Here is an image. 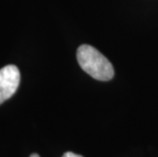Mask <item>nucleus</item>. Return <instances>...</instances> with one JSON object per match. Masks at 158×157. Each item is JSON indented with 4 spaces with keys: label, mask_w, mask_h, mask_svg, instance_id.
<instances>
[{
    "label": "nucleus",
    "mask_w": 158,
    "mask_h": 157,
    "mask_svg": "<svg viewBox=\"0 0 158 157\" xmlns=\"http://www.w3.org/2000/svg\"><path fill=\"white\" fill-rule=\"evenodd\" d=\"M21 82V73L13 64H8L0 69V104L15 94Z\"/></svg>",
    "instance_id": "nucleus-2"
},
{
    "label": "nucleus",
    "mask_w": 158,
    "mask_h": 157,
    "mask_svg": "<svg viewBox=\"0 0 158 157\" xmlns=\"http://www.w3.org/2000/svg\"><path fill=\"white\" fill-rule=\"evenodd\" d=\"M62 157H83V156L78 155V154H76V153H73V152H66V153L63 154Z\"/></svg>",
    "instance_id": "nucleus-3"
},
{
    "label": "nucleus",
    "mask_w": 158,
    "mask_h": 157,
    "mask_svg": "<svg viewBox=\"0 0 158 157\" xmlns=\"http://www.w3.org/2000/svg\"><path fill=\"white\" fill-rule=\"evenodd\" d=\"M77 58L83 71L98 81H109L114 76L110 61L96 48L90 45H81L77 51Z\"/></svg>",
    "instance_id": "nucleus-1"
},
{
    "label": "nucleus",
    "mask_w": 158,
    "mask_h": 157,
    "mask_svg": "<svg viewBox=\"0 0 158 157\" xmlns=\"http://www.w3.org/2000/svg\"><path fill=\"white\" fill-rule=\"evenodd\" d=\"M30 157H40V156H39L38 154H32Z\"/></svg>",
    "instance_id": "nucleus-4"
}]
</instances>
